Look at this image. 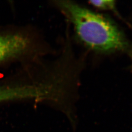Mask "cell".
<instances>
[{"label": "cell", "mask_w": 132, "mask_h": 132, "mask_svg": "<svg viewBox=\"0 0 132 132\" xmlns=\"http://www.w3.org/2000/svg\"><path fill=\"white\" fill-rule=\"evenodd\" d=\"M89 2L90 5L99 10H114L116 9V3L114 1H90Z\"/></svg>", "instance_id": "obj_3"}, {"label": "cell", "mask_w": 132, "mask_h": 132, "mask_svg": "<svg viewBox=\"0 0 132 132\" xmlns=\"http://www.w3.org/2000/svg\"><path fill=\"white\" fill-rule=\"evenodd\" d=\"M30 39L21 34L0 35V63L28 51Z\"/></svg>", "instance_id": "obj_2"}, {"label": "cell", "mask_w": 132, "mask_h": 132, "mask_svg": "<svg viewBox=\"0 0 132 132\" xmlns=\"http://www.w3.org/2000/svg\"><path fill=\"white\" fill-rule=\"evenodd\" d=\"M56 5L72 24L78 38L92 50L108 53L127 47L121 32L103 16L71 1H57Z\"/></svg>", "instance_id": "obj_1"}]
</instances>
